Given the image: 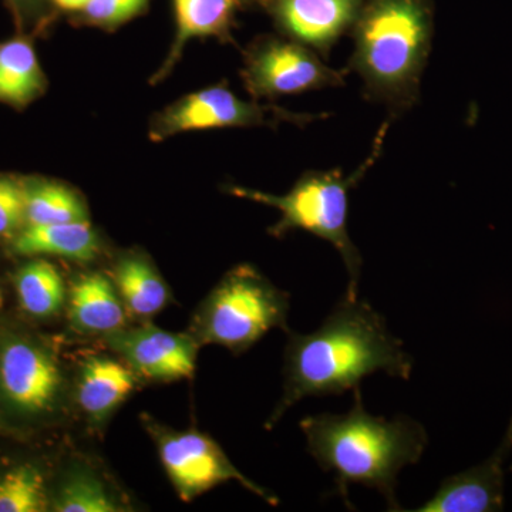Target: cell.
I'll list each match as a JSON object with an SVG mask.
<instances>
[{"instance_id": "20", "label": "cell", "mask_w": 512, "mask_h": 512, "mask_svg": "<svg viewBox=\"0 0 512 512\" xmlns=\"http://www.w3.org/2000/svg\"><path fill=\"white\" fill-rule=\"evenodd\" d=\"M20 305L37 318L55 315L66 299V288L59 271L43 259L29 262L16 275Z\"/></svg>"}, {"instance_id": "28", "label": "cell", "mask_w": 512, "mask_h": 512, "mask_svg": "<svg viewBox=\"0 0 512 512\" xmlns=\"http://www.w3.org/2000/svg\"><path fill=\"white\" fill-rule=\"evenodd\" d=\"M0 306H2V295H0Z\"/></svg>"}, {"instance_id": "27", "label": "cell", "mask_w": 512, "mask_h": 512, "mask_svg": "<svg viewBox=\"0 0 512 512\" xmlns=\"http://www.w3.org/2000/svg\"><path fill=\"white\" fill-rule=\"evenodd\" d=\"M242 5L251 6V8H262L269 9V6L275 2V0H241Z\"/></svg>"}, {"instance_id": "17", "label": "cell", "mask_w": 512, "mask_h": 512, "mask_svg": "<svg viewBox=\"0 0 512 512\" xmlns=\"http://www.w3.org/2000/svg\"><path fill=\"white\" fill-rule=\"evenodd\" d=\"M46 89V74L28 37L0 43V103L22 110Z\"/></svg>"}, {"instance_id": "13", "label": "cell", "mask_w": 512, "mask_h": 512, "mask_svg": "<svg viewBox=\"0 0 512 512\" xmlns=\"http://www.w3.org/2000/svg\"><path fill=\"white\" fill-rule=\"evenodd\" d=\"M175 37L163 66L151 83L163 82L180 62L187 43L194 39H217L232 43V29L241 8V0H173Z\"/></svg>"}, {"instance_id": "26", "label": "cell", "mask_w": 512, "mask_h": 512, "mask_svg": "<svg viewBox=\"0 0 512 512\" xmlns=\"http://www.w3.org/2000/svg\"><path fill=\"white\" fill-rule=\"evenodd\" d=\"M56 9L63 12L77 13L80 12L90 2V0H50Z\"/></svg>"}, {"instance_id": "3", "label": "cell", "mask_w": 512, "mask_h": 512, "mask_svg": "<svg viewBox=\"0 0 512 512\" xmlns=\"http://www.w3.org/2000/svg\"><path fill=\"white\" fill-rule=\"evenodd\" d=\"M349 67L367 99L399 116L419 100L434 36L433 0H363L350 29Z\"/></svg>"}, {"instance_id": "15", "label": "cell", "mask_w": 512, "mask_h": 512, "mask_svg": "<svg viewBox=\"0 0 512 512\" xmlns=\"http://www.w3.org/2000/svg\"><path fill=\"white\" fill-rule=\"evenodd\" d=\"M136 386L133 370L107 356H90L80 369L77 400L90 420L101 423Z\"/></svg>"}, {"instance_id": "11", "label": "cell", "mask_w": 512, "mask_h": 512, "mask_svg": "<svg viewBox=\"0 0 512 512\" xmlns=\"http://www.w3.org/2000/svg\"><path fill=\"white\" fill-rule=\"evenodd\" d=\"M363 0H275L268 12L285 37L325 57L355 25Z\"/></svg>"}, {"instance_id": "12", "label": "cell", "mask_w": 512, "mask_h": 512, "mask_svg": "<svg viewBox=\"0 0 512 512\" xmlns=\"http://www.w3.org/2000/svg\"><path fill=\"white\" fill-rule=\"evenodd\" d=\"M512 454V419L503 443L480 466L446 478L416 512H495L504 510L505 464Z\"/></svg>"}, {"instance_id": "9", "label": "cell", "mask_w": 512, "mask_h": 512, "mask_svg": "<svg viewBox=\"0 0 512 512\" xmlns=\"http://www.w3.org/2000/svg\"><path fill=\"white\" fill-rule=\"evenodd\" d=\"M107 343L137 375L165 383L194 375L200 348L194 336L167 332L154 326L121 329L107 336Z\"/></svg>"}, {"instance_id": "14", "label": "cell", "mask_w": 512, "mask_h": 512, "mask_svg": "<svg viewBox=\"0 0 512 512\" xmlns=\"http://www.w3.org/2000/svg\"><path fill=\"white\" fill-rule=\"evenodd\" d=\"M127 309L116 285L99 272L80 275L70 289L69 313L80 332L113 335L126 328Z\"/></svg>"}, {"instance_id": "22", "label": "cell", "mask_w": 512, "mask_h": 512, "mask_svg": "<svg viewBox=\"0 0 512 512\" xmlns=\"http://www.w3.org/2000/svg\"><path fill=\"white\" fill-rule=\"evenodd\" d=\"M47 507L45 477L36 467H16L0 477V512H42Z\"/></svg>"}, {"instance_id": "25", "label": "cell", "mask_w": 512, "mask_h": 512, "mask_svg": "<svg viewBox=\"0 0 512 512\" xmlns=\"http://www.w3.org/2000/svg\"><path fill=\"white\" fill-rule=\"evenodd\" d=\"M49 0H6L20 30L32 28L47 18Z\"/></svg>"}, {"instance_id": "23", "label": "cell", "mask_w": 512, "mask_h": 512, "mask_svg": "<svg viewBox=\"0 0 512 512\" xmlns=\"http://www.w3.org/2000/svg\"><path fill=\"white\" fill-rule=\"evenodd\" d=\"M150 0H90L74 13L77 25L114 30L143 15Z\"/></svg>"}, {"instance_id": "6", "label": "cell", "mask_w": 512, "mask_h": 512, "mask_svg": "<svg viewBox=\"0 0 512 512\" xmlns=\"http://www.w3.org/2000/svg\"><path fill=\"white\" fill-rule=\"evenodd\" d=\"M242 82L254 100L343 86L345 73L326 66L318 53L289 37L262 36L248 47Z\"/></svg>"}, {"instance_id": "1", "label": "cell", "mask_w": 512, "mask_h": 512, "mask_svg": "<svg viewBox=\"0 0 512 512\" xmlns=\"http://www.w3.org/2000/svg\"><path fill=\"white\" fill-rule=\"evenodd\" d=\"M377 372L409 380L412 356L379 312L345 295L315 332H289L284 394L266 427L272 429L289 407L305 397L345 394Z\"/></svg>"}, {"instance_id": "10", "label": "cell", "mask_w": 512, "mask_h": 512, "mask_svg": "<svg viewBox=\"0 0 512 512\" xmlns=\"http://www.w3.org/2000/svg\"><path fill=\"white\" fill-rule=\"evenodd\" d=\"M60 370L45 349L25 339H10L0 349V386L6 399L25 413H42L59 394Z\"/></svg>"}, {"instance_id": "5", "label": "cell", "mask_w": 512, "mask_h": 512, "mask_svg": "<svg viewBox=\"0 0 512 512\" xmlns=\"http://www.w3.org/2000/svg\"><path fill=\"white\" fill-rule=\"evenodd\" d=\"M288 293L275 288L251 265H238L215 286L195 318L194 339L245 352L269 330L286 328Z\"/></svg>"}, {"instance_id": "7", "label": "cell", "mask_w": 512, "mask_h": 512, "mask_svg": "<svg viewBox=\"0 0 512 512\" xmlns=\"http://www.w3.org/2000/svg\"><path fill=\"white\" fill-rule=\"evenodd\" d=\"M316 119L311 114L291 113L279 107L261 106L255 101L239 99L227 84L187 94L158 111L150 123L153 141L188 133L218 128L276 126L281 121L303 124Z\"/></svg>"}, {"instance_id": "16", "label": "cell", "mask_w": 512, "mask_h": 512, "mask_svg": "<svg viewBox=\"0 0 512 512\" xmlns=\"http://www.w3.org/2000/svg\"><path fill=\"white\" fill-rule=\"evenodd\" d=\"M12 248L19 255H50L90 262L99 254L100 239L89 221L26 225L13 239Z\"/></svg>"}, {"instance_id": "24", "label": "cell", "mask_w": 512, "mask_h": 512, "mask_svg": "<svg viewBox=\"0 0 512 512\" xmlns=\"http://www.w3.org/2000/svg\"><path fill=\"white\" fill-rule=\"evenodd\" d=\"M25 222V191L22 181L0 175V237L13 234Z\"/></svg>"}, {"instance_id": "19", "label": "cell", "mask_w": 512, "mask_h": 512, "mask_svg": "<svg viewBox=\"0 0 512 512\" xmlns=\"http://www.w3.org/2000/svg\"><path fill=\"white\" fill-rule=\"evenodd\" d=\"M26 225L89 221L86 202L69 185L45 178L22 181Z\"/></svg>"}, {"instance_id": "8", "label": "cell", "mask_w": 512, "mask_h": 512, "mask_svg": "<svg viewBox=\"0 0 512 512\" xmlns=\"http://www.w3.org/2000/svg\"><path fill=\"white\" fill-rule=\"evenodd\" d=\"M171 483L183 501H192L217 485L238 481L266 503L278 504L275 495L242 476L224 450L200 431H174L147 424Z\"/></svg>"}, {"instance_id": "4", "label": "cell", "mask_w": 512, "mask_h": 512, "mask_svg": "<svg viewBox=\"0 0 512 512\" xmlns=\"http://www.w3.org/2000/svg\"><path fill=\"white\" fill-rule=\"evenodd\" d=\"M389 123L384 124L377 134L375 147L369 158L359 168L345 177L342 170L308 171L296 181L291 191L285 195L251 190V188L232 185L227 191L234 197L244 198L269 205L281 212V220L269 229L274 237H285L288 232H309L320 239L330 242L340 256L349 274V286L346 295L357 298L363 259L359 249L353 244L348 231L349 192L365 178L382 153L384 134Z\"/></svg>"}, {"instance_id": "18", "label": "cell", "mask_w": 512, "mask_h": 512, "mask_svg": "<svg viewBox=\"0 0 512 512\" xmlns=\"http://www.w3.org/2000/svg\"><path fill=\"white\" fill-rule=\"evenodd\" d=\"M114 285L127 312L137 318H151L168 303L167 285L147 255L126 252L114 266Z\"/></svg>"}, {"instance_id": "21", "label": "cell", "mask_w": 512, "mask_h": 512, "mask_svg": "<svg viewBox=\"0 0 512 512\" xmlns=\"http://www.w3.org/2000/svg\"><path fill=\"white\" fill-rule=\"evenodd\" d=\"M53 510L57 512H117L123 511L103 480L89 468L77 466L69 471L60 484Z\"/></svg>"}, {"instance_id": "2", "label": "cell", "mask_w": 512, "mask_h": 512, "mask_svg": "<svg viewBox=\"0 0 512 512\" xmlns=\"http://www.w3.org/2000/svg\"><path fill=\"white\" fill-rule=\"evenodd\" d=\"M352 409L345 414H316L301 421L308 453L318 466L335 476L336 490L348 507L350 485L373 488L383 495L387 510L402 511L397 501V477L417 464L429 444L423 426L409 416L392 420L372 416L360 387L353 390Z\"/></svg>"}]
</instances>
